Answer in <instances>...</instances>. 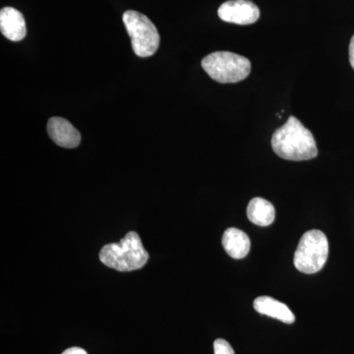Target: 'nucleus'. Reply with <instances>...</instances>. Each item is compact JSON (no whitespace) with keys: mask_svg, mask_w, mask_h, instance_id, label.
I'll return each mask as SVG.
<instances>
[{"mask_svg":"<svg viewBox=\"0 0 354 354\" xmlns=\"http://www.w3.org/2000/svg\"><path fill=\"white\" fill-rule=\"evenodd\" d=\"M272 147L279 157L288 160H308L318 155L313 134L295 116L274 132Z\"/></svg>","mask_w":354,"mask_h":354,"instance_id":"f257e3e1","label":"nucleus"},{"mask_svg":"<svg viewBox=\"0 0 354 354\" xmlns=\"http://www.w3.org/2000/svg\"><path fill=\"white\" fill-rule=\"evenodd\" d=\"M100 259L102 264L116 271L129 272L143 268L148 262L149 254L139 234L130 232L118 243L102 247Z\"/></svg>","mask_w":354,"mask_h":354,"instance_id":"f03ea898","label":"nucleus"},{"mask_svg":"<svg viewBox=\"0 0 354 354\" xmlns=\"http://www.w3.org/2000/svg\"><path fill=\"white\" fill-rule=\"evenodd\" d=\"M202 67L213 80L221 84L237 83L248 77L250 60L230 51H216L202 60Z\"/></svg>","mask_w":354,"mask_h":354,"instance_id":"7ed1b4c3","label":"nucleus"},{"mask_svg":"<svg viewBox=\"0 0 354 354\" xmlns=\"http://www.w3.org/2000/svg\"><path fill=\"white\" fill-rule=\"evenodd\" d=\"M329 256V242L321 230L305 232L295 253L293 263L298 271L316 274L323 269Z\"/></svg>","mask_w":354,"mask_h":354,"instance_id":"20e7f679","label":"nucleus"},{"mask_svg":"<svg viewBox=\"0 0 354 354\" xmlns=\"http://www.w3.org/2000/svg\"><path fill=\"white\" fill-rule=\"evenodd\" d=\"M123 23L131 39L135 55L140 57H152L160 46V35L152 21L144 14L128 10L123 14Z\"/></svg>","mask_w":354,"mask_h":354,"instance_id":"39448f33","label":"nucleus"},{"mask_svg":"<svg viewBox=\"0 0 354 354\" xmlns=\"http://www.w3.org/2000/svg\"><path fill=\"white\" fill-rule=\"evenodd\" d=\"M218 17L227 23L237 25H250L257 22L260 10L249 0H230L221 4L218 11Z\"/></svg>","mask_w":354,"mask_h":354,"instance_id":"423d86ee","label":"nucleus"},{"mask_svg":"<svg viewBox=\"0 0 354 354\" xmlns=\"http://www.w3.org/2000/svg\"><path fill=\"white\" fill-rule=\"evenodd\" d=\"M48 133L50 139L62 148H76L81 142L80 132L68 120L57 116L48 120Z\"/></svg>","mask_w":354,"mask_h":354,"instance_id":"0eeeda50","label":"nucleus"},{"mask_svg":"<svg viewBox=\"0 0 354 354\" xmlns=\"http://www.w3.org/2000/svg\"><path fill=\"white\" fill-rule=\"evenodd\" d=\"M0 30L6 39L22 41L27 34L24 16L13 7H4L0 11Z\"/></svg>","mask_w":354,"mask_h":354,"instance_id":"6e6552de","label":"nucleus"},{"mask_svg":"<svg viewBox=\"0 0 354 354\" xmlns=\"http://www.w3.org/2000/svg\"><path fill=\"white\" fill-rule=\"evenodd\" d=\"M225 252L234 259H243L250 251L251 242L248 235L239 228L230 227L221 239Z\"/></svg>","mask_w":354,"mask_h":354,"instance_id":"1a4fd4ad","label":"nucleus"},{"mask_svg":"<svg viewBox=\"0 0 354 354\" xmlns=\"http://www.w3.org/2000/svg\"><path fill=\"white\" fill-rule=\"evenodd\" d=\"M254 309L262 315L278 319L286 324L295 323V316L288 305L270 297H260L254 300Z\"/></svg>","mask_w":354,"mask_h":354,"instance_id":"9d476101","label":"nucleus"},{"mask_svg":"<svg viewBox=\"0 0 354 354\" xmlns=\"http://www.w3.org/2000/svg\"><path fill=\"white\" fill-rule=\"evenodd\" d=\"M247 216L254 225L268 227L274 223L276 211L271 202L256 197L251 200L247 207Z\"/></svg>","mask_w":354,"mask_h":354,"instance_id":"9b49d317","label":"nucleus"},{"mask_svg":"<svg viewBox=\"0 0 354 354\" xmlns=\"http://www.w3.org/2000/svg\"><path fill=\"white\" fill-rule=\"evenodd\" d=\"M215 354H235L234 348L225 339H218L214 342Z\"/></svg>","mask_w":354,"mask_h":354,"instance_id":"f8f14e48","label":"nucleus"},{"mask_svg":"<svg viewBox=\"0 0 354 354\" xmlns=\"http://www.w3.org/2000/svg\"><path fill=\"white\" fill-rule=\"evenodd\" d=\"M349 62L354 69V36L351 38V44H349Z\"/></svg>","mask_w":354,"mask_h":354,"instance_id":"ddd939ff","label":"nucleus"},{"mask_svg":"<svg viewBox=\"0 0 354 354\" xmlns=\"http://www.w3.org/2000/svg\"><path fill=\"white\" fill-rule=\"evenodd\" d=\"M62 354H88L85 349L81 348H70Z\"/></svg>","mask_w":354,"mask_h":354,"instance_id":"4468645a","label":"nucleus"}]
</instances>
